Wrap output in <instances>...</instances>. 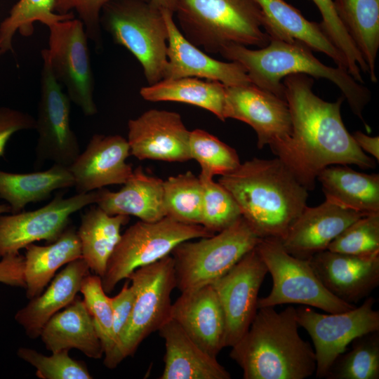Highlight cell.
Here are the masks:
<instances>
[{"instance_id": "cell-26", "label": "cell", "mask_w": 379, "mask_h": 379, "mask_svg": "<svg viewBox=\"0 0 379 379\" xmlns=\"http://www.w3.org/2000/svg\"><path fill=\"white\" fill-rule=\"evenodd\" d=\"M88 272L89 267L82 257L67 263L44 292L30 299L16 312L15 319L29 338H39L46 322L75 299L81 281Z\"/></svg>"}, {"instance_id": "cell-6", "label": "cell", "mask_w": 379, "mask_h": 379, "mask_svg": "<svg viewBox=\"0 0 379 379\" xmlns=\"http://www.w3.org/2000/svg\"><path fill=\"white\" fill-rule=\"evenodd\" d=\"M100 25L140 62L149 85L163 79L168 34L159 8L144 0H114L103 6Z\"/></svg>"}, {"instance_id": "cell-7", "label": "cell", "mask_w": 379, "mask_h": 379, "mask_svg": "<svg viewBox=\"0 0 379 379\" xmlns=\"http://www.w3.org/2000/svg\"><path fill=\"white\" fill-rule=\"evenodd\" d=\"M260 239L241 216L211 237L181 242L171 253L176 288L182 293L213 284L255 248Z\"/></svg>"}, {"instance_id": "cell-49", "label": "cell", "mask_w": 379, "mask_h": 379, "mask_svg": "<svg viewBox=\"0 0 379 379\" xmlns=\"http://www.w3.org/2000/svg\"><path fill=\"white\" fill-rule=\"evenodd\" d=\"M11 209L8 204H0V215L5 213H11Z\"/></svg>"}, {"instance_id": "cell-29", "label": "cell", "mask_w": 379, "mask_h": 379, "mask_svg": "<svg viewBox=\"0 0 379 379\" xmlns=\"http://www.w3.org/2000/svg\"><path fill=\"white\" fill-rule=\"evenodd\" d=\"M79 258L81 244L77 231L72 225L47 246L28 245L24 266L27 298L30 300L40 295L60 267Z\"/></svg>"}, {"instance_id": "cell-44", "label": "cell", "mask_w": 379, "mask_h": 379, "mask_svg": "<svg viewBox=\"0 0 379 379\" xmlns=\"http://www.w3.org/2000/svg\"><path fill=\"white\" fill-rule=\"evenodd\" d=\"M133 301L134 292L128 279L124 283L119 293L110 298L113 316L114 336L122 361L119 351L120 338L130 319Z\"/></svg>"}, {"instance_id": "cell-46", "label": "cell", "mask_w": 379, "mask_h": 379, "mask_svg": "<svg viewBox=\"0 0 379 379\" xmlns=\"http://www.w3.org/2000/svg\"><path fill=\"white\" fill-rule=\"evenodd\" d=\"M25 257L9 253L0 260V283L15 287L25 288L24 277Z\"/></svg>"}, {"instance_id": "cell-14", "label": "cell", "mask_w": 379, "mask_h": 379, "mask_svg": "<svg viewBox=\"0 0 379 379\" xmlns=\"http://www.w3.org/2000/svg\"><path fill=\"white\" fill-rule=\"evenodd\" d=\"M97 191L64 198L57 194L44 206L34 211L0 215V258L17 253L34 241H56L69 222L70 216L95 204Z\"/></svg>"}, {"instance_id": "cell-15", "label": "cell", "mask_w": 379, "mask_h": 379, "mask_svg": "<svg viewBox=\"0 0 379 379\" xmlns=\"http://www.w3.org/2000/svg\"><path fill=\"white\" fill-rule=\"evenodd\" d=\"M267 268L253 248L213 286L225 320V347L248 330L258 311V293Z\"/></svg>"}, {"instance_id": "cell-19", "label": "cell", "mask_w": 379, "mask_h": 379, "mask_svg": "<svg viewBox=\"0 0 379 379\" xmlns=\"http://www.w3.org/2000/svg\"><path fill=\"white\" fill-rule=\"evenodd\" d=\"M168 29L167 63L163 79L204 78L227 86L251 84L245 68L239 62H222L210 57L190 42L173 20V13L161 8Z\"/></svg>"}, {"instance_id": "cell-5", "label": "cell", "mask_w": 379, "mask_h": 379, "mask_svg": "<svg viewBox=\"0 0 379 379\" xmlns=\"http://www.w3.org/2000/svg\"><path fill=\"white\" fill-rule=\"evenodd\" d=\"M174 13L184 36L209 53L230 44L262 48L270 40L255 0H175Z\"/></svg>"}, {"instance_id": "cell-17", "label": "cell", "mask_w": 379, "mask_h": 379, "mask_svg": "<svg viewBox=\"0 0 379 379\" xmlns=\"http://www.w3.org/2000/svg\"><path fill=\"white\" fill-rule=\"evenodd\" d=\"M131 154L140 160L185 162L191 159L190 133L175 112L149 109L128 122Z\"/></svg>"}, {"instance_id": "cell-16", "label": "cell", "mask_w": 379, "mask_h": 379, "mask_svg": "<svg viewBox=\"0 0 379 379\" xmlns=\"http://www.w3.org/2000/svg\"><path fill=\"white\" fill-rule=\"evenodd\" d=\"M225 118L251 126L257 147L271 149L284 143L292 133V121L286 100L253 84L226 86Z\"/></svg>"}, {"instance_id": "cell-37", "label": "cell", "mask_w": 379, "mask_h": 379, "mask_svg": "<svg viewBox=\"0 0 379 379\" xmlns=\"http://www.w3.org/2000/svg\"><path fill=\"white\" fill-rule=\"evenodd\" d=\"M352 343V349L337 358L325 378L378 379V331L360 336Z\"/></svg>"}, {"instance_id": "cell-9", "label": "cell", "mask_w": 379, "mask_h": 379, "mask_svg": "<svg viewBox=\"0 0 379 379\" xmlns=\"http://www.w3.org/2000/svg\"><path fill=\"white\" fill-rule=\"evenodd\" d=\"M255 249L272 278V288L258 301V309L284 304H299L328 313L351 310L356 306L331 293L321 282L309 260L288 253L278 239H261Z\"/></svg>"}, {"instance_id": "cell-18", "label": "cell", "mask_w": 379, "mask_h": 379, "mask_svg": "<svg viewBox=\"0 0 379 379\" xmlns=\"http://www.w3.org/2000/svg\"><path fill=\"white\" fill-rule=\"evenodd\" d=\"M131 154L127 139L119 135H93L85 149L68 166L77 194L107 185H124L133 173L126 162Z\"/></svg>"}, {"instance_id": "cell-8", "label": "cell", "mask_w": 379, "mask_h": 379, "mask_svg": "<svg viewBox=\"0 0 379 379\" xmlns=\"http://www.w3.org/2000/svg\"><path fill=\"white\" fill-rule=\"evenodd\" d=\"M215 233L201 225L187 224L166 216L154 222L139 220L121 235L100 277L106 293L136 269L170 255L185 241L211 237Z\"/></svg>"}, {"instance_id": "cell-30", "label": "cell", "mask_w": 379, "mask_h": 379, "mask_svg": "<svg viewBox=\"0 0 379 379\" xmlns=\"http://www.w3.org/2000/svg\"><path fill=\"white\" fill-rule=\"evenodd\" d=\"M130 220L129 215H111L93 204L81 218L77 234L81 257L89 270L102 277L107 262L121 237V228Z\"/></svg>"}, {"instance_id": "cell-41", "label": "cell", "mask_w": 379, "mask_h": 379, "mask_svg": "<svg viewBox=\"0 0 379 379\" xmlns=\"http://www.w3.org/2000/svg\"><path fill=\"white\" fill-rule=\"evenodd\" d=\"M327 250L354 255L379 254V212L365 215L346 227Z\"/></svg>"}, {"instance_id": "cell-50", "label": "cell", "mask_w": 379, "mask_h": 379, "mask_svg": "<svg viewBox=\"0 0 379 379\" xmlns=\"http://www.w3.org/2000/svg\"><path fill=\"white\" fill-rule=\"evenodd\" d=\"M1 51H0V54H1Z\"/></svg>"}, {"instance_id": "cell-25", "label": "cell", "mask_w": 379, "mask_h": 379, "mask_svg": "<svg viewBox=\"0 0 379 379\" xmlns=\"http://www.w3.org/2000/svg\"><path fill=\"white\" fill-rule=\"evenodd\" d=\"M95 204L107 213L133 215L140 220L154 222L166 216L164 201V180L146 174L141 166L117 192L97 190Z\"/></svg>"}, {"instance_id": "cell-33", "label": "cell", "mask_w": 379, "mask_h": 379, "mask_svg": "<svg viewBox=\"0 0 379 379\" xmlns=\"http://www.w3.org/2000/svg\"><path fill=\"white\" fill-rule=\"evenodd\" d=\"M335 11L357 46L376 83V58L379 48V0H333Z\"/></svg>"}, {"instance_id": "cell-43", "label": "cell", "mask_w": 379, "mask_h": 379, "mask_svg": "<svg viewBox=\"0 0 379 379\" xmlns=\"http://www.w3.org/2000/svg\"><path fill=\"white\" fill-rule=\"evenodd\" d=\"M112 1L114 0H54V11L65 15L75 10L84 25L88 39L100 48L102 44L100 13L103 6Z\"/></svg>"}, {"instance_id": "cell-39", "label": "cell", "mask_w": 379, "mask_h": 379, "mask_svg": "<svg viewBox=\"0 0 379 379\" xmlns=\"http://www.w3.org/2000/svg\"><path fill=\"white\" fill-rule=\"evenodd\" d=\"M199 178L203 186L201 225L215 234L240 218L241 211L230 192L213 177L200 173Z\"/></svg>"}, {"instance_id": "cell-31", "label": "cell", "mask_w": 379, "mask_h": 379, "mask_svg": "<svg viewBox=\"0 0 379 379\" xmlns=\"http://www.w3.org/2000/svg\"><path fill=\"white\" fill-rule=\"evenodd\" d=\"M68 167L53 164L48 169L28 173L0 170V198L6 200L12 213H17L29 203L48 199L57 190L74 187Z\"/></svg>"}, {"instance_id": "cell-35", "label": "cell", "mask_w": 379, "mask_h": 379, "mask_svg": "<svg viewBox=\"0 0 379 379\" xmlns=\"http://www.w3.org/2000/svg\"><path fill=\"white\" fill-rule=\"evenodd\" d=\"M74 18L73 12L65 15L55 13L54 0H19L0 25L1 53L13 49L12 40L16 32L24 36L32 35L33 23L36 21L48 27L55 22Z\"/></svg>"}, {"instance_id": "cell-1", "label": "cell", "mask_w": 379, "mask_h": 379, "mask_svg": "<svg viewBox=\"0 0 379 379\" xmlns=\"http://www.w3.org/2000/svg\"><path fill=\"white\" fill-rule=\"evenodd\" d=\"M314 81L294 74L284 79V98L292 121L291 136L272 149L307 189L312 190L318 173L331 165H357L374 168L375 160L367 156L347 130L341 117L343 96L327 102L312 91Z\"/></svg>"}, {"instance_id": "cell-27", "label": "cell", "mask_w": 379, "mask_h": 379, "mask_svg": "<svg viewBox=\"0 0 379 379\" xmlns=\"http://www.w3.org/2000/svg\"><path fill=\"white\" fill-rule=\"evenodd\" d=\"M39 337L51 352L77 349L94 359H100L104 354L93 318L79 296L46 322Z\"/></svg>"}, {"instance_id": "cell-11", "label": "cell", "mask_w": 379, "mask_h": 379, "mask_svg": "<svg viewBox=\"0 0 379 379\" xmlns=\"http://www.w3.org/2000/svg\"><path fill=\"white\" fill-rule=\"evenodd\" d=\"M49 28L48 48L43 49L57 80L67 90L70 101L86 116L98 112L94 101V77L88 37L79 19L59 21Z\"/></svg>"}, {"instance_id": "cell-28", "label": "cell", "mask_w": 379, "mask_h": 379, "mask_svg": "<svg viewBox=\"0 0 379 379\" xmlns=\"http://www.w3.org/2000/svg\"><path fill=\"white\" fill-rule=\"evenodd\" d=\"M317 180L326 200L366 214L379 212L378 173L359 172L347 165H331L318 173Z\"/></svg>"}, {"instance_id": "cell-36", "label": "cell", "mask_w": 379, "mask_h": 379, "mask_svg": "<svg viewBox=\"0 0 379 379\" xmlns=\"http://www.w3.org/2000/svg\"><path fill=\"white\" fill-rule=\"evenodd\" d=\"M203 186L191 171L164 180L166 216L187 224L201 225Z\"/></svg>"}, {"instance_id": "cell-38", "label": "cell", "mask_w": 379, "mask_h": 379, "mask_svg": "<svg viewBox=\"0 0 379 379\" xmlns=\"http://www.w3.org/2000/svg\"><path fill=\"white\" fill-rule=\"evenodd\" d=\"M189 152L191 159L200 165V173L213 178L228 174L241 164L234 148L201 129L190 131Z\"/></svg>"}, {"instance_id": "cell-4", "label": "cell", "mask_w": 379, "mask_h": 379, "mask_svg": "<svg viewBox=\"0 0 379 379\" xmlns=\"http://www.w3.org/2000/svg\"><path fill=\"white\" fill-rule=\"evenodd\" d=\"M220 54L227 60L240 63L251 84L284 99L282 79L288 75L302 74L333 82L341 91L352 112L365 125L367 132L371 131L362 114L371 100L370 91L346 70L320 62L305 44L270 39L266 46L258 49L230 44L222 48Z\"/></svg>"}, {"instance_id": "cell-40", "label": "cell", "mask_w": 379, "mask_h": 379, "mask_svg": "<svg viewBox=\"0 0 379 379\" xmlns=\"http://www.w3.org/2000/svg\"><path fill=\"white\" fill-rule=\"evenodd\" d=\"M322 17L320 22L324 32L333 45L345 56L348 64V72L358 82L363 84L361 71L368 73V67L342 24L335 9L333 0H312Z\"/></svg>"}, {"instance_id": "cell-2", "label": "cell", "mask_w": 379, "mask_h": 379, "mask_svg": "<svg viewBox=\"0 0 379 379\" xmlns=\"http://www.w3.org/2000/svg\"><path fill=\"white\" fill-rule=\"evenodd\" d=\"M218 182L261 239H283L307 206V189L278 157L246 161Z\"/></svg>"}, {"instance_id": "cell-3", "label": "cell", "mask_w": 379, "mask_h": 379, "mask_svg": "<svg viewBox=\"0 0 379 379\" xmlns=\"http://www.w3.org/2000/svg\"><path fill=\"white\" fill-rule=\"evenodd\" d=\"M296 308L281 312L258 309L246 333L232 345L230 357L244 379H305L316 371L312 345L298 333Z\"/></svg>"}, {"instance_id": "cell-13", "label": "cell", "mask_w": 379, "mask_h": 379, "mask_svg": "<svg viewBox=\"0 0 379 379\" xmlns=\"http://www.w3.org/2000/svg\"><path fill=\"white\" fill-rule=\"evenodd\" d=\"M40 98L34 129L37 166L46 161L69 166L80 154L77 137L70 126V100L55 79L47 58L42 55Z\"/></svg>"}, {"instance_id": "cell-32", "label": "cell", "mask_w": 379, "mask_h": 379, "mask_svg": "<svg viewBox=\"0 0 379 379\" xmlns=\"http://www.w3.org/2000/svg\"><path fill=\"white\" fill-rule=\"evenodd\" d=\"M226 86L217 81L195 77L162 79L143 87L140 95L146 100L184 102L205 109L225 121Z\"/></svg>"}, {"instance_id": "cell-12", "label": "cell", "mask_w": 379, "mask_h": 379, "mask_svg": "<svg viewBox=\"0 0 379 379\" xmlns=\"http://www.w3.org/2000/svg\"><path fill=\"white\" fill-rule=\"evenodd\" d=\"M374 298L368 297L358 307L328 314L305 305L296 308L298 325L307 331L314 346L317 378L326 377L354 339L379 331V312L374 310Z\"/></svg>"}, {"instance_id": "cell-20", "label": "cell", "mask_w": 379, "mask_h": 379, "mask_svg": "<svg viewBox=\"0 0 379 379\" xmlns=\"http://www.w3.org/2000/svg\"><path fill=\"white\" fill-rule=\"evenodd\" d=\"M324 287L338 299L356 304L379 285V254L348 255L325 250L308 259Z\"/></svg>"}, {"instance_id": "cell-45", "label": "cell", "mask_w": 379, "mask_h": 379, "mask_svg": "<svg viewBox=\"0 0 379 379\" xmlns=\"http://www.w3.org/2000/svg\"><path fill=\"white\" fill-rule=\"evenodd\" d=\"M35 119L29 114L7 107H0V157L4 155L5 147L15 133L34 129Z\"/></svg>"}, {"instance_id": "cell-22", "label": "cell", "mask_w": 379, "mask_h": 379, "mask_svg": "<svg viewBox=\"0 0 379 379\" xmlns=\"http://www.w3.org/2000/svg\"><path fill=\"white\" fill-rule=\"evenodd\" d=\"M171 319L204 351L217 357L225 347V320L212 284L181 293L172 305Z\"/></svg>"}, {"instance_id": "cell-21", "label": "cell", "mask_w": 379, "mask_h": 379, "mask_svg": "<svg viewBox=\"0 0 379 379\" xmlns=\"http://www.w3.org/2000/svg\"><path fill=\"white\" fill-rule=\"evenodd\" d=\"M365 215L325 199L317 206H307L280 241L291 255L308 260L327 250L346 227Z\"/></svg>"}, {"instance_id": "cell-42", "label": "cell", "mask_w": 379, "mask_h": 379, "mask_svg": "<svg viewBox=\"0 0 379 379\" xmlns=\"http://www.w3.org/2000/svg\"><path fill=\"white\" fill-rule=\"evenodd\" d=\"M68 350L52 352L50 356L28 347H20L17 355L34 366L41 379H91L86 364L70 357Z\"/></svg>"}, {"instance_id": "cell-10", "label": "cell", "mask_w": 379, "mask_h": 379, "mask_svg": "<svg viewBox=\"0 0 379 379\" xmlns=\"http://www.w3.org/2000/svg\"><path fill=\"white\" fill-rule=\"evenodd\" d=\"M127 279L131 283L134 301L120 338L123 360L133 356L145 338L171 319V295L176 288L173 259L170 254L139 267Z\"/></svg>"}, {"instance_id": "cell-48", "label": "cell", "mask_w": 379, "mask_h": 379, "mask_svg": "<svg viewBox=\"0 0 379 379\" xmlns=\"http://www.w3.org/2000/svg\"><path fill=\"white\" fill-rule=\"evenodd\" d=\"M149 2L160 9H167L174 14L175 10V0H149Z\"/></svg>"}, {"instance_id": "cell-24", "label": "cell", "mask_w": 379, "mask_h": 379, "mask_svg": "<svg viewBox=\"0 0 379 379\" xmlns=\"http://www.w3.org/2000/svg\"><path fill=\"white\" fill-rule=\"evenodd\" d=\"M164 340V368L161 379H230V373L207 354L173 319L158 331Z\"/></svg>"}, {"instance_id": "cell-34", "label": "cell", "mask_w": 379, "mask_h": 379, "mask_svg": "<svg viewBox=\"0 0 379 379\" xmlns=\"http://www.w3.org/2000/svg\"><path fill=\"white\" fill-rule=\"evenodd\" d=\"M79 291L101 341L104 365L108 368H114L122 360L114 336L110 298L103 289L100 277L87 274L81 281Z\"/></svg>"}, {"instance_id": "cell-23", "label": "cell", "mask_w": 379, "mask_h": 379, "mask_svg": "<svg viewBox=\"0 0 379 379\" xmlns=\"http://www.w3.org/2000/svg\"><path fill=\"white\" fill-rule=\"evenodd\" d=\"M264 15V28L270 39L300 41L312 51L328 55L336 66L348 72L345 56L328 39L320 23L309 21L284 0H255Z\"/></svg>"}, {"instance_id": "cell-47", "label": "cell", "mask_w": 379, "mask_h": 379, "mask_svg": "<svg viewBox=\"0 0 379 379\" xmlns=\"http://www.w3.org/2000/svg\"><path fill=\"white\" fill-rule=\"evenodd\" d=\"M359 147L364 152L373 156L375 160L379 161V137H372L360 131L352 134Z\"/></svg>"}]
</instances>
